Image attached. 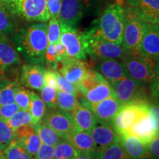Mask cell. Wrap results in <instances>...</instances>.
<instances>
[{
	"instance_id": "obj_1",
	"label": "cell",
	"mask_w": 159,
	"mask_h": 159,
	"mask_svg": "<svg viewBox=\"0 0 159 159\" xmlns=\"http://www.w3.org/2000/svg\"><path fill=\"white\" fill-rule=\"evenodd\" d=\"M16 49L30 63H42L47 46V24L35 23L25 26L14 35Z\"/></svg>"
},
{
	"instance_id": "obj_2",
	"label": "cell",
	"mask_w": 159,
	"mask_h": 159,
	"mask_svg": "<svg viewBox=\"0 0 159 159\" xmlns=\"http://www.w3.org/2000/svg\"><path fill=\"white\" fill-rule=\"evenodd\" d=\"M123 28L124 7L121 4L113 3L107 6L94 25L84 32L94 39L121 45Z\"/></svg>"
},
{
	"instance_id": "obj_3",
	"label": "cell",
	"mask_w": 159,
	"mask_h": 159,
	"mask_svg": "<svg viewBox=\"0 0 159 159\" xmlns=\"http://www.w3.org/2000/svg\"><path fill=\"white\" fill-rule=\"evenodd\" d=\"M158 83L150 85L139 83L125 77L111 83L115 97L122 104L136 102L150 103L158 96ZM155 100V99H154Z\"/></svg>"
},
{
	"instance_id": "obj_4",
	"label": "cell",
	"mask_w": 159,
	"mask_h": 159,
	"mask_svg": "<svg viewBox=\"0 0 159 159\" xmlns=\"http://www.w3.org/2000/svg\"><path fill=\"white\" fill-rule=\"evenodd\" d=\"M120 61L128 78L147 85L158 82V63L153 60L129 53Z\"/></svg>"
},
{
	"instance_id": "obj_5",
	"label": "cell",
	"mask_w": 159,
	"mask_h": 159,
	"mask_svg": "<svg viewBox=\"0 0 159 159\" xmlns=\"http://www.w3.org/2000/svg\"><path fill=\"white\" fill-rule=\"evenodd\" d=\"M12 15L30 22L46 23L50 19L47 0H0Z\"/></svg>"
},
{
	"instance_id": "obj_6",
	"label": "cell",
	"mask_w": 159,
	"mask_h": 159,
	"mask_svg": "<svg viewBox=\"0 0 159 159\" xmlns=\"http://www.w3.org/2000/svg\"><path fill=\"white\" fill-rule=\"evenodd\" d=\"M81 102L94 104L114 94L111 85L96 70L89 68L87 74L78 85Z\"/></svg>"
},
{
	"instance_id": "obj_7",
	"label": "cell",
	"mask_w": 159,
	"mask_h": 159,
	"mask_svg": "<svg viewBox=\"0 0 159 159\" xmlns=\"http://www.w3.org/2000/svg\"><path fill=\"white\" fill-rule=\"evenodd\" d=\"M83 48L94 61L103 59L122 60L129 53L121 45L91 37L85 32L80 33Z\"/></svg>"
},
{
	"instance_id": "obj_8",
	"label": "cell",
	"mask_w": 159,
	"mask_h": 159,
	"mask_svg": "<svg viewBox=\"0 0 159 159\" xmlns=\"http://www.w3.org/2000/svg\"><path fill=\"white\" fill-rule=\"evenodd\" d=\"M146 22L139 19L127 6L124 7V28L122 44L125 50L137 54V49L144 33Z\"/></svg>"
},
{
	"instance_id": "obj_9",
	"label": "cell",
	"mask_w": 159,
	"mask_h": 159,
	"mask_svg": "<svg viewBox=\"0 0 159 159\" xmlns=\"http://www.w3.org/2000/svg\"><path fill=\"white\" fill-rule=\"evenodd\" d=\"M149 111V103L123 104L111 121L113 128L119 136L128 134L129 129L142 114Z\"/></svg>"
},
{
	"instance_id": "obj_10",
	"label": "cell",
	"mask_w": 159,
	"mask_h": 159,
	"mask_svg": "<svg viewBox=\"0 0 159 159\" xmlns=\"http://www.w3.org/2000/svg\"><path fill=\"white\" fill-rule=\"evenodd\" d=\"M95 0H61L59 23L75 27L91 11Z\"/></svg>"
},
{
	"instance_id": "obj_11",
	"label": "cell",
	"mask_w": 159,
	"mask_h": 159,
	"mask_svg": "<svg viewBox=\"0 0 159 159\" xmlns=\"http://www.w3.org/2000/svg\"><path fill=\"white\" fill-rule=\"evenodd\" d=\"M89 134L94 142L93 159H100L106 149L118 142L120 137L116 134L111 122H97Z\"/></svg>"
},
{
	"instance_id": "obj_12",
	"label": "cell",
	"mask_w": 159,
	"mask_h": 159,
	"mask_svg": "<svg viewBox=\"0 0 159 159\" xmlns=\"http://www.w3.org/2000/svg\"><path fill=\"white\" fill-rule=\"evenodd\" d=\"M42 120L61 138L69 140L77 130L69 113L56 109H47Z\"/></svg>"
},
{
	"instance_id": "obj_13",
	"label": "cell",
	"mask_w": 159,
	"mask_h": 159,
	"mask_svg": "<svg viewBox=\"0 0 159 159\" xmlns=\"http://www.w3.org/2000/svg\"><path fill=\"white\" fill-rule=\"evenodd\" d=\"M89 67L84 61L66 56L57 61L54 69L58 71L69 83L77 86L87 74Z\"/></svg>"
},
{
	"instance_id": "obj_14",
	"label": "cell",
	"mask_w": 159,
	"mask_h": 159,
	"mask_svg": "<svg viewBox=\"0 0 159 159\" xmlns=\"http://www.w3.org/2000/svg\"><path fill=\"white\" fill-rule=\"evenodd\" d=\"M61 36L60 42L62 43L68 57L85 61L87 55L83 48L80 33L75 27L60 23Z\"/></svg>"
},
{
	"instance_id": "obj_15",
	"label": "cell",
	"mask_w": 159,
	"mask_h": 159,
	"mask_svg": "<svg viewBox=\"0 0 159 159\" xmlns=\"http://www.w3.org/2000/svg\"><path fill=\"white\" fill-rule=\"evenodd\" d=\"M137 54L148 57L158 63L159 26L158 24L146 23L142 39L137 49Z\"/></svg>"
},
{
	"instance_id": "obj_16",
	"label": "cell",
	"mask_w": 159,
	"mask_h": 159,
	"mask_svg": "<svg viewBox=\"0 0 159 159\" xmlns=\"http://www.w3.org/2000/svg\"><path fill=\"white\" fill-rule=\"evenodd\" d=\"M126 6L144 22L159 23V0H127Z\"/></svg>"
},
{
	"instance_id": "obj_17",
	"label": "cell",
	"mask_w": 159,
	"mask_h": 159,
	"mask_svg": "<svg viewBox=\"0 0 159 159\" xmlns=\"http://www.w3.org/2000/svg\"><path fill=\"white\" fill-rule=\"evenodd\" d=\"M80 103L91 109L97 122L111 123L122 105L115 94L94 104H86L83 102Z\"/></svg>"
},
{
	"instance_id": "obj_18",
	"label": "cell",
	"mask_w": 159,
	"mask_h": 159,
	"mask_svg": "<svg viewBox=\"0 0 159 159\" xmlns=\"http://www.w3.org/2000/svg\"><path fill=\"white\" fill-rule=\"evenodd\" d=\"M158 129L150 118L148 111L142 114L135 121L129 129L128 134L136 137L144 144H147L152 139L158 136Z\"/></svg>"
},
{
	"instance_id": "obj_19",
	"label": "cell",
	"mask_w": 159,
	"mask_h": 159,
	"mask_svg": "<svg viewBox=\"0 0 159 159\" xmlns=\"http://www.w3.org/2000/svg\"><path fill=\"white\" fill-rule=\"evenodd\" d=\"M43 68L41 63H26L21 66L20 83L27 88L41 91L44 85Z\"/></svg>"
},
{
	"instance_id": "obj_20",
	"label": "cell",
	"mask_w": 159,
	"mask_h": 159,
	"mask_svg": "<svg viewBox=\"0 0 159 159\" xmlns=\"http://www.w3.org/2000/svg\"><path fill=\"white\" fill-rule=\"evenodd\" d=\"M95 69L108 82L112 83L126 77L122 61L118 59H103L95 61Z\"/></svg>"
},
{
	"instance_id": "obj_21",
	"label": "cell",
	"mask_w": 159,
	"mask_h": 159,
	"mask_svg": "<svg viewBox=\"0 0 159 159\" xmlns=\"http://www.w3.org/2000/svg\"><path fill=\"white\" fill-rule=\"evenodd\" d=\"M119 142L130 159H155L147 145L136 137L129 134L120 136Z\"/></svg>"
},
{
	"instance_id": "obj_22",
	"label": "cell",
	"mask_w": 159,
	"mask_h": 159,
	"mask_svg": "<svg viewBox=\"0 0 159 159\" xmlns=\"http://www.w3.org/2000/svg\"><path fill=\"white\" fill-rule=\"evenodd\" d=\"M69 115L77 130L84 132L90 133L97 122L91 109L80 103L79 101Z\"/></svg>"
},
{
	"instance_id": "obj_23",
	"label": "cell",
	"mask_w": 159,
	"mask_h": 159,
	"mask_svg": "<svg viewBox=\"0 0 159 159\" xmlns=\"http://www.w3.org/2000/svg\"><path fill=\"white\" fill-rule=\"evenodd\" d=\"M21 63L18 51L8 35L0 33V67L7 70L10 67Z\"/></svg>"
},
{
	"instance_id": "obj_24",
	"label": "cell",
	"mask_w": 159,
	"mask_h": 159,
	"mask_svg": "<svg viewBox=\"0 0 159 159\" xmlns=\"http://www.w3.org/2000/svg\"><path fill=\"white\" fill-rule=\"evenodd\" d=\"M32 156L34 157L41 144L33 125H26L18 129L14 133V139Z\"/></svg>"
},
{
	"instance_id": "obj_25",
	"label": "cell",
	"mask_w": 159,
	"mask_h": 159,
	"mask_svg": "<svg viewBox=\"0 0 159 159\" xmlns=\"http://www.w3.org/2000/svg\"><path fill=\"white\" fill-rule=\"evenodd\" d=\"M69 142L80 155L91 156L94 152V142L88 132L76 130Z\"/></svg>"
},
{
	"instance_id": "obj_26",
	"label": "cell",
	"mask_w": 159,
	"mask_h": 159,
	"mask_svg": "<svg viewBox=\"0 0 159 159\" xmlns=\"http://www.w3.org/2000/svg\"><path fill=\"white\" fill-rule=\"evenodd\" d=\"M33 125L35 133L43 144L55 147V145L61 140V137L58 136V134L46 124L43 120Z\"/></svg>"
},
{
	"instance_id": "obj_27",
	"label": "cell",
	"mask_w": 159,
	"mask_h": 159,
	"mask_svg": "<svg viewBox=\"0 0 159 159\" xmlns=\"http://www.w3.org/2000/svg\"><path fill=\"white\" fill-rule=\"evenodd\" d=\"M30 102L28 111L31 115L33 125L37 124L42 120L47 108L42 99L34 91H30Z\"/></svg>"
},
{
	"instance_id": "obj_28",
	"label": "cell",
	"mask_w": 159,
	"mask_h": 159,
	"mask_svg": "<svg viewBox=\"0 0 159 159\" xmlns=\"http://www.w3.org/2000/svg\"><path fill=\"white\" fill-rule=\"evenodd\" d=\"M3 154L5 159H35L15 139L4 149Z\"/></svg>"
},
{
	"instance_id": "obj_29",
	"label": "cell",
	"mask_w": 159,
	"mask_h": 159,
	"mask_svg": "<svg viewBox=\"0 0 159 159\" xmlns=\"http://www.w3.org/2000/svg\"><path fill=\"white\" fill-rule=\"evenodd\" d=\"M0 86V105L15 102V94L19 84L14 81H4Z\"/></svg>"
},
{
	"instance_id": "obj_30",
	"label": "cell",
	"mask_w": 159,
	"mask_h": 159,
	"mask_svg": "<svg viewBox=\"0 0 159 159\" xmlns=\"http://www.w3.org/2000/svg\"><path fill=\"white\" fill-rule=\"evenodd\" d=\"M77 155L71 143L65 139L61 138L55 147L54 159H73Z\"/></svg>"
},
{
	"instance_id": "obj_31",
	"label": "cell",
	"mask_w": 159,
	"mask_h": 159,
	"mask_svg": "<svg viewBox=\"0 0 159 159\" xmlns=\"http://www.w3.org/2000/svg\"><path fill=\"white\" fill-rule=\"evenodd\" d=\"M5 122L13 133H15L18 129L21 127L33 125L32 117L30 112L28 111L24 110H19Z\"/></svg>"
},
{
	"instance_id": "obj_32",
	"label": "cell",
	"mask_w": 159,
	"mask_h": 159,
	"mask_svg": "<svg viewBox=\"0 0 159 159\" xmlns=\"http://www.w3.org/2000/svg\"><path fill=\"white\" fill-rule=\"evenodd\" d=\"M78 102L77 97L69 93L57 90V108L64 112L70 113Z\"/></svg>"
},
{
	"instance_id": "obj_33",
	"label": "cell",
	"mask_w": 159,
	"mask_h": 159,
	"mask_svg": "<svg viewBox=\"0 0 159 159\" xmlns=\"http://www.w3.org/2000/svg\"><path fill=\"white\" fill-rule=\"evenodd\" d=\"M11 15L5 5L0 2V33L8 35L13 32V21Z\"/></svg>"
},
{
	"instance_id": "obj_34",
	"label": "cell",
	"mask_w": 159,
	"mask_h": 159,
	"mask_svg": "<svg viewBox=\"0 0 159 159\" xmlns=\"http://www.w3.org/2000/svg\"><path fill=\"white\" fill-rule=\"evenodd\" d=\"M57 90L47 85H43L41 89L40 97L47 109L52 110L57 108Z\"/></svg>"
},
{
	"instance_id": "obj_35",
	"label": "cell",
	"mask_w": 159,
	"mask_h": 159,
	"mask_svg": "<svg viewBox=\"0 0 159 159\" xmlns=\"http://www.w3.org/2000/svg\"><path fill=\"white\" fill-rule=\"evenodd\" d=\"M100 159H130L118 142L109 146Z\"/></svg>"
},
{
	"instance_id": "obj_36",
	"label": "cell",
	"mask_w": 159,
	"mask_h": 159,
	"mask_svg": "<svg viewBox=\"0 0 159 159\" xmlns=\"http://www.w3.org/2000/svg\"><path fill=\"white\" fill-rule=\"evenodd\" d=\"M14 139V133L5 121L0 119V150L7 148Z\"/></svg>"
},
{
	"instance_id": "obj_37",
	"label": "cell",
	"mask_w": 159,
	"mask_h": 159,
	"mask_svg": "<svg viewBox=\"0 0 159 159\" xmlns=\"http://www.w3.org/2000/svg\"><path fill=\"white\" fill-rule=\"evenodd\" d=\"M30 102V90L19 85L15 94V103L20 110L28 111Z\"/></svg>"
},
{
	"instance_id": "obj_38",
	"label": "cell",
	"mask_w": 159,
	"mask_h": 159,
	"mask_svg": "<svg viewBox=\"0 0 159 159\" xmlns=\"http://www.w3.org/2000/svg\"><path fill=\"white\" fill-rule=\"evenodd\" d=\"M47 25V39L49 43H55L60 41L61 27L58 19L50 18Z\"/></svg>"
},
{
	"instance_id": "obj_39",
	"label": "cell",
	"mask_w": 159,
	"mask_h": 159,
	"mask_svg": "<svg viewBox=\"0 0 159 159\" xmlns=\"http://www.w3.org/2000/svg\"><path fill=\"white\" fill-rule=\"evenodd\" d=\"M56 71V76H57V90H60L63 92L69 93L75 96L78 97L79 93V89L77 88V86L71 84V83H69L68 81L61 75L58 71L55 70Z\"/></svg>"
},
{
	"instance_id": "obj_40",
	"label": "cell",
	"mask_w": 159,
	"mask_h": 159,
	"mask_svg": "<svg viewBox=\"0 0 159 159\" xmlns=\"http://www.w3.org/2000/svg\"><path fill=\"white\" fill-rule=\"evenodd\" d=\"M55 147L41 143L35 154V159H54Z\"/></svg>"
},
{
	"instance_id": "obj_41",
	"label": "cell",
	"mask_w": 159,
	"mask_h": 159,
	"mask_svg": "<svg viewBox=\"0 0 159 159\" xmlns=\"http://www.w3.org/2000/svg\"><path fill=\"white\" fill-rule=\"evenodd\" d=\"M43 60L47 62V64L50 66L52 68L54 69L55 65L59 61L54 43H49L47 46L44 53V56H43Z\"/></svg>"
},
{
	"instance_id": "obj_42",
	"label": "cell",
	"mask_w": 159,
	"mask_h": 159,
	"mask_svg": "<svg viewBox=\"0 0 159 159\" xmlns=\"http://www.w3.org/2000/svg\"><path fill=\"white\" fill-rule=\"evenodd\" d=\"M20 110L16 103L0 105V119L7 121Z\"/></svg>"
},
{
	"instance_id": "obj_43",
	"label": "cell",
	"mask_w": 159,
	"mask_h": 159,
	"mask_svg": "<svg viewBox=\"0 0 159 159\" xmlns=\"http://www.w3.org/2000/svg\"><path fill=\"white\" fill-rule=\"evenodd\" d=\"M43 82L44 85L50 86L57 90L56 71L55 69H44L43 71Z\"/></svg>"
},
{
	"instance_id": "obj_44",
	"label": "cell",
	"mask_w": 159,
	"mask_h": 159,
	"mask_svg": "<svg viewBox=\"0 0 159 159\" xmlns=\"http://www.w3.org/2000/svg\"><path fill=\"white\" fill-rule=\"evenodd\" d=\"M47 6L50 18L58 19L61 0H47Z\"/></svg>"
},
{
	"instance_id": "obj_45",
	"label": "cell",
	"mask_w": 159,
	"mask_h": 159,
	"mask_svg": "<svg viewBox=\"0 0 159 159\" xmlns=\"http://www.w3.org/2000/svg\"><path fill=\"white\" fill-rule=\"evenodd\" d=\"M147 147L149 152L152 155L155 159H158L159 156V136H157L152 139L148 144H147Z\"/></svg>"
},
{
	"instance_id": "obj_46",
	"label": "cell",
	"mask_w": 159,
	"mask_h": 159,
	"mask_svg": "<svg viewBox=\"0 0 159 159\" xmlns=\"http://www.w3.org/2000/svg\"><path fill=\"white\" fill-rule=\"evenodd\" d=\"M55 45V50H56V52L57 54V56H58L59 60H61L63 57H64L66 56H67L66 55V49L64 48V47L62 45V43L59 41L54 43Z\"/></svg>"
},
{
	"instance_id": "obj_47",
	"label": "cell",
	"mask_w": 159,
	"mask_h": 159,
	"mask_svg": "<svg viewBox=\"0 0 159 159\" xmlns=\"http://www.w3.org/2000/svg\"><path fill=\"white\" fill-rule=\"evenodd\" d=\"M6 79V69L0 67V81L5 80Z\"/></svg>"
},
{
	"instance_id": "obj_48",
	"label": "cell",
	"mask_w": 159,
	"mask_h": 159,
	"mask_svg": "<svg viewBox=\"0 0 159 159\" xmlns=\"http://www.w3.org/2000/svg\"><path fill=\"white\" fill-rule=\"evenodd\" d=\"M73 159H93L91 156H85V155H80L78 154L77 156Z\"/></svg>"
},
{
	"instance_id": "obj_49",
	"label": "cell",
	"mask_w": 159,
	"mask_h": 159,
	"mask_svg": "<svg viewBox=\"0 0 159 159\" xmlns=\"http://www.w3.org/2000/svg\"><path fill=\"white\" fill-rule=\"evenodd\" d=\"M0 159H5L3 154V150H0Z\"/></svg>"
}]
</instances>
